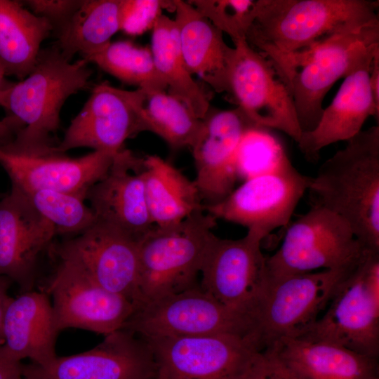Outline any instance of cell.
<instances>
[{"label":"cell","mask_w":379,"mask_h":379,"mask_svg":"<svg viewBox=\"0 0 379 379\" xmlns=\"http://www.w3.org/2000/svg\"><path fill=\"white\" fill-rule=\"evenodd\" d=\"M378 6L373 0H257L246 40L268 59L300 52L379 25Z\"/></svg>","instance_id":"6da1fadb"},{"label":"cell","mask_w":379,"mask_h":379,"mask_svg":"<svg viewBox=\"0 0 379 379\" xmlns=\"http://www.w3.org/2000/svg\"><path fill=\"white\" fill-rule=\"evenodd\" d=\"M84 59L71 62L53 45L41 48L32 72L0 95V106L22 127L13 140L1 147L16 153H44L56 145L52 134L67 98L86 88L92 69Z\"/></svg>","instance_id":"7a4b0ae2"},{"label":"cell","mask_w":379,"mask_h":379,"mask_svg":"<svg viewBox=\"0 0 379 379\" xmlns=\"http://www.w3.org/2000/svg\"><path fill=\"white\" fill-rule=\"evenodd\" d=\"M312 177L314 205L344 219L368 249L379 252V126L361 131Z\"/></svg>","instance_id":"3957f363"},{"label":"cell","mask_w":379,"mask_h":379,"mask_svg":"<svg viewBox=\"0 0 379 379\" xmlns=\"http://www.w3.org/2000/svg\"><path fill=\"white\" fill-rule=\"evenodd\" d=\"M378 51L379 25H375L269 59L291 93L302 133L317 125L324 98L333 85Z\"/></svg>","instance_id":"277c9868"},{"label":"cell","mask_w":379,"mask_h":379,"mask_svg":"<svg viewBox=\"0 0 379 379\" xmlns=\"http://www.w3.org/2000/svg\"><path fill=\"white\" fill-rule=\"evenodd\" d=\"M216 220L202 209L178 224L154 226L138 241L140 305L198 286Z\"/></svg>","instance_id":"5b68a950"},{"label":"cell","mask_w":379,"mask_h":379,"mask_svg":"<svg viewBox=\"0 0 379 379\" xmlns=\"http://www.w3.org/2000/svg\"><path fill=\"white\" fill-rule=\"evenodd\" d=\"M371 251L357 239L344 219L313 205L288 227L280 248L266 258L265 265L271 277L318 269L347 272Z\"/></svg>","instance_id":"8992f818"},{"label":"cell","mask_w":379,"mask_h":379,"mask_svg":"<svg viewBox=\"0 0 379 379\" xmlns=\"http://www.w3.org/2000/svg\"><path fill=\"white\" fill-rule=\"evenodd\" d=\"M299 338L379 354V252H369L338 284L324 314Z\"/></svg>","instance_id":"52a82bcc"},{"label":"cell","mask_w":379,"mask_h":379,"mask_svg":"<svg viewBox=\"0 0 379 379\" xmlns=\"http://www.w3.org/2000/svg\"><path fill=\"white\" fill-rule=\"evenodd\" d=\"M234 44L211 88L225 92L255 126L281 131L298 142L302 130L294 103L272 62L246 39Z\"/></svg>","instance_id":"ba28073f"},{"label":"cell","mask_w":379,"mask_h":379,"mask_svg":"<svg viewBox=\"0 0 379 379\" xmlns=\"http://www.w3.org/2000/svg\"><path fill=\"white\" fill-rule=\"evenodd\" d=\"M122 329L143 339L232 335L258 342L251 314L220 302L199 285L141 304Z\"/></svg>","instance_id":"9c48e42d"},{"label":"cell","mask_w":379,"mask_h":379,"mask_svg":"<svg viewBox=\"0 0 379 379\" xmlns=\"http://www.w3.org/2000/svg\"><path fill=\"white\" fill-rule=\"evenodd\" d=\"M350 272L323 270L281 277L267 274L253 311L261 350L281 338L302 335L326 310Z\"/></svg>","instance_id":"30bf717a"},{"label":"cell","mask_w":379,"mask_h":379,"mask_svg":"<svg viewBox=\"0 0 379 379\" xmlns=\"http://www.w3.org/2000/svg\"><path fill=\"white\" fill-rule=\"evenodd\" d=\"M311 180L286 156L272 169L245 180L224 199L204 206V210L216 220L244 226L266 237L288 225Z\"/></svg>","instance_id":"8fae6325"},{"label":"cell","mask_w":379,"mask_h":379,"mask_svg":"<svg viewBox=\"0 0 379 379\" xmlns=\"http://www.w3.org/2000/svg\"><path fill=\"white\" fill-rule=\"evenodd\" d=\"M144 340L154 354L157 379H241L261 351L257 340L232 335Z\"/></svg>","instance_id":"7c38bea8"},{"label":"cell","mask_w":379,"mask_h":379,"mask_svg":"<svg viewBox=\"0 0 379 379\" xmlns=\"http://www.w3.org/2000/svg\"><path fill=\"white\" fill-rule=\"evenodd\" d=\"M147 95L142 88L126 91L106 81L96 85L54 149L65 153L89 147L114 154L120 152L127 139L145 131Z\"/></svg>","instance_id":"4fadbf2b"},{"label":"cell","mask_w":379,"mask_h":379,"mask_svg":"<svg viewBox=\"0 0 379 379\" xmlns=\"http://www.w3.org/2000/svg\"><path fill=\"white\" fill-rule=\"evenodd\" d=\"M58 260L44 291L53 298L58 331L74 328L105 336L122 329L136 305L100 286L74 263Z\"/></svg>","instance_id":"5bb4252c"},{"label":"cell","mask_w":379,"mask_h":379,"mask_svg":"<svg viewBox=\"0 0 379 379\" xmlns=\"http://www.w3.org/2000/svg\"><path fill=\"white\" fill-rule=\"evenodd\" d=\"M265 238L253 230L237 239L213 234L200 272L201 288L220 302L253 317L267 278L266 258L261 251Z\"/></svg>","instance_id":"9a60e30c"},{"label":"cell","mask_w":379,"mask_h":379,"mask_svg":"<svg viewBox=\"0 0 379 379\" xmlns=\"http://www.w3.org/2000/svg\"><path fill=\"white\" fill-rule=\"evenodd\" d=\"M51 251L58 259L79 266L104 288L126 297L137 307L140 305L138 241L131 237L95 221Z\"/></svg>","instance_id":"2e32d148"},{"label":"cell","mask_w":379,"mask_h":379,"mask_svg":"<svg viewBox=\"0 0 379 379\" xmlns=\"http://www.w3.org/2000/svg\"><path fill=\"white\" fill-rule=\"evenodd\" d=\"M157 364L147 342L121 329L94 348L56 357L45 366L23 365V379H157Z\"/></svg>","instance_id":"e0dca14e"},{"label":"cell","mask_w":379,"mask_h":379,"mask_svg":"<svg viewBox=\"0 0 379 379\" xmlns=\"http://www.w3.org/2000/svg\"><path fill=\"white\" fill-rule=\"evenodd\" d=\"M203 123L190 148L196 169L194 182L204 206L220 202L235 189L238 148L246 130L254 124L237 107H210Z\"/></svg>","instance_id":"ac0fdd59"},{"label":"cell","mask_w":379,"mask_h":379,"mask_svg":"<svg viewBox=\"0 0 379 379\" xmlns=\"http://www.w3.org/2000/svg\"><path fill=\"white\" fill-rule=\"evenodd\" d=\"M116 154L93 151L72 158L54 149L44 153H16L0 149V165L11 180L12 190L24 193L49 190L86 195L106 174Z\"/></svg>","instance_id":"d6986e66"},{"label":"cell","mask_w":379,"mask_h":379,"mask_svg":"<svg viewBox=\"0 0 379 379\" xmlns=\"http://www.w3.org/2000/svg\"><path fill=\"white\" fill-rule=\"evenodd\" d=\"M96 221L139 241L154 227L145 192L143 159L123 149L106 174L86 192Z\"/></svg>","instance_id":"ffe728a7"},{"label":"cell","mask_w":379,"mask_h":379,"mask_svg":"<svg viewBox=\"0 0 379 379\" xmlns=\"http://www.w3.org/2000/svg\"><path fill=\"white\" fill-rule=\"evenodd\" d=\"M56 235L20 192L11 190L0 200V275L22 292L32 291L41 253Z\"/></svg>","instance_id":"44dd1931"},{"label":"cell","mask_w":379,"mask_h":379,"mask_svg":"<svg viewBox=\"0 0 379 379\" xmlns=\"http://www.w3.org/2000/svg\"><path fill=\"white\" fill-rule=\"evenodd\" d=\"M374 55L345 77L332 102L324 109L316 127L302 133L297 143L307 160L315 161L324 147L354 137L361 131L369 116L378 120L379 108L374 103L369 81Z\"/></svg>","instance_id":"7402d4cb"},{"label":"cell","mask_w":379,"mask_h":379,"mask_svg":"<svg viewBox=\"0 0 379 379\" xmlns=\"http://www.w3.org/2000/svg\"><path fill=\"white\" fill-rule=\"evenodd\" d=\"M58 331L48 295L42 291H25L13 298L4 317L2 350L11 359L45 366L57 356Z\"/></svg>","instance_id":"603a6c76"},{"label":"cell","mask_w":379,"mask_h":379,"mask_svg":"<svg viewBox=\"0 0 379 379\" xmlns=\"http://www.w3.org/2000/svg\"><path fill=\"white\" fill-rule=\"evenodd\" d=\"M267 348L307 379L378 378V358L338 345L284 338Z\"/></svg>","instance_id":"cb8c5ba5"},{"label":"cell","mask_w":379,"mask_h":379,"mask_svg":"<svg viewBox=\"0 0 379 379\" xmlns=\"http://www.w3.org/2000/svg\"><path fill=\"white\" fill-rule=\"evenodd\" d=\"M143 164L146 201L154 226L178 224L204 209L194 180L159 156L149 155Z\"/></svg>","instance_id":"d4e9b609"},{"label":"cell","mask_w":379,"mask_h":379,"mask_svg":"<svg viewBox=\"0 0 379 379\" xmlns=\"http://www.w3.org/2000/svg\"><path fill=\"white\" fill-rule=\"evenodd\" d=\"M172 3L185 66L210 86L224 71L232 48L224 41L222 32L188 1Z\"/></svg>","instance_id":"484cf974"},{"label":"cell","mask_w":379,"mask_h":379,"mask_svg":"<svg viewBox=\"0 0 379 379\" xmlns=\"http://www.w3.org/2000/svg\"><path fill=\"white\" fill-rule=\"evenodd\" d=\"M51 33L50 23L21 1L0 0V64L5 75L24 79Z\"/></svg>","instance_id":"4316f807"},{"label":"cell","mask_w":379,"mask_h":379,"mask_svg":"<svg viewBox=\"0 0 379 379\" xmlns=\"http://www.w3.org/2000/svg\"><path fill=\"white\" fill-rule=\"evenodd\" d=\"M122 0H83L54 44L67 60L79 53L86 59L105 48L121 31Z\"/></svg>","instance_id":"83f0119b"},{"label":"cell","mask_w":379,"mask_h":379,"mask_svg":"<svg viewBox=\"0 0 379 379\" xmlns=\"http://www.w3.org/2000/svg\"><path fill=\"white\" fill-rule=\"evenodd\" d=\"M152 31L150 49L156 69L168 93L203 119L211 107L209 98L185 66L174 20L162 14Z\"/></svg>","instance_id":"f1b7e54d"},{"label":"cell","mask_w":379,"mask_h":379,"mask_svg":"<svg viewBox=\"0 0 379 379\" xmlns=\"http://www.w3.org/2000/svg\"><path fill=\"white\" fill-rule=\"evenodd\" d=\"M121 81L144 89L147 93L165 91L150 48L128 40L112 42L102 51L86 59Z\"/></svg>","instance_id":"f546056e"},{"label":"cell","mask_w":379,"mask_h":379,"mask_svg":"<svg viewBox=\"0 0 379 379\" xmlns=\"http://www.w3.org/2000/svg\"><path fill=\"white\" fill-rule=\"evenodd\" d=\"M145 120V131L155 133L173 149L191 147L204 124L186 105L165 91L147 93Z\"/></svg>","instance_id":"4dcf8cb0"},{"label":"cell","mask_w":379,"mask_h":379,"mask_svg":"<svg viewBox=\"0 0 379 379\" xmlns=\"http://www.w3.org/2000/svg\"><path fill=\"white\" fill-rule=\"evenodd\" d=\"M20 193L53 226L56 235L76 236L96 221L93 210L85 203V194L49 190Z\"/></svg>","instance_id":"1f68e13d"},{"label":"cell","mask_w":379,"mask_h":379,"mask_svg":"<svg viewBox=\"0 0 379 379\" xmlns=\"http://www.w3.org/2000/svg\"><path fill=\"white\" fill-rule=\"evenodd\" d=\"M287 155L280 142L267 128L251 126L239 144L237 166L245 180L272 169Z\"/></svg>","instance_id":"d6a6232c"},{"label":"cell","mask_w":379,"mask_h":379,"mask_svg":"<svg viewBox=\"0 0 379 379\" xmlns=\"http://www.w3.org/2000/svg\"><path fill=\"white\" fill-rule=\"evenodd\" d=\"M188 1L215 27L228 34L233 42L246 39L257 11V0Z\"/></svg>","instance_id":"836d02e7"},{"label":"cell","mask_w":379,"mask_h":379,"mask_svg":"<svg viewBox=\"0 0 379 379\" xmlns=\"http://www.w3.org/2000/svg\"><path fill=\"white\" fill-rule=\"evenodd\" d=\"M164 8H173L172 1L122 0L121 31L137 36L152 29Z\"/></svg>","instance_id":"e575fe53"},{"label":"cell","mask_w":379,"mask_h":379,"mask_svg":"<svg viewBox=\"0 0 379 379\" xmlns=\"http://www.w3.org/2000/svg\"><path fill=\"white\" fill-rule=\"evenodd\" d=\"M241 379H307L271 349L259 351Z\"/></svg>","instance_id":"d590c367"},{"label":"cell","mask_w":379,"mask_h":379,"mask_svg":"<svg viewBox=\"0 0 379 379\" xmlns=\"http://www.w3.org/2000/svg\"><path fill=\"white\" fill-rule=\"evenodd\" d=\"M34 14L46 20L56 36L67 25L83 0H27L21 1Z\"/></svg>","instance_id":"8d00e7d4"},{"label":"cell","mask_w":379,"mask_h":379,"mask_svg":"<svg viewBox=\"0 0 379 379\" xmlns=\"http://www.w3.org/2000/svg\"><path fill=\"white\" fill-rule=\"evenodd\" d=\"M23 364L9 358L0 347V379H23Z\"/></svg>","instance_id":"74e56055"},{"label":"cell","mask_w":379,"mask_h":379,"mask_svg":"<svg viewBox=\"0 0 379 379\" xmlns=\"http://www.w3.org/2000/svg\"><path fill=\"white\" fill-rule=\"evenodd\" d=\"M10 279L0 275V347L4 344L3 326L4 317L13 298L8 294Z\"/></svg>","instance_id":"f35d334b"},{"label":"cell","mask_w":379,"mask_h":379,"mask_svg":"<svg viewBox=\"0 0 379 379\" xmlns=\"http://www.w3.org/2000/svg\"><path fill=\"white\" fill-rule=\"evenodd\" d=\"M369 81L374 103L379 108V51L375 54L373 58Z\"/></svg>","instance_id":"ab89813d"},{"label":"cell","mask_w":379,"mask_h":379,"mask_svg":"<svg viewBox=\"0 0 379 379\" xmlns=\"http://www.w3.org/2000/svg\"><path fill=\"white\" fill-rule=\"evenodd\" d=\"M5 73L4 72V69L0 64V95L1 93L6 89L12 82H8L5 79Z\"/></svg>","instance_id":"60d3db41"},{"label":"cell","mask_w":379,"mask_h":379,"mask_svg":"<svg viewBox=\"0 0 379 379\" xmlns=\"http://www.w3.org/2000/svg\"><path fill=\"white\" fill-rule=\"evenodd\" d=\"M1 196H0V200H1Z\"/></svg>","instance_id":"b9f144b4"},{"label":"cell","mask_w":379,"mask_h":379,"mask_svg":"<svg viewBox=\"0 0 379 379\" xmlns=\"http://www.w3.org/2000/svg\"></svg>","instance_id":"7bdbcfd3"}]
</instances>
